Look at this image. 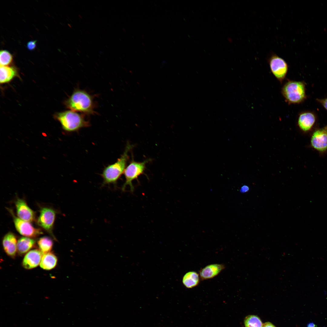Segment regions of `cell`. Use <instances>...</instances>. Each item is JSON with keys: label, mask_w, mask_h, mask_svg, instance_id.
Returning a JSON list of instances; mask_svg holds the SVG:
<instances>
[{"label": "cell", "mask_w": 327, "mask_h": 327, "mask_svg": "<svg viewBox=\"0 0 327 327\" xmlns=\"http://www.w3.org/2000/svg\"><path fill=\"white\" fill-rule=\"evenodd\" d=\"M306 327H317V325L313 322H310L308 323Z\"/></svg>", "instance_id": "obj_25"}, {"label": "cell", "mask_w": 327, "mask_h": 327, "mask_svg": "<svg viewBox=\"0 0 327 327\" xmlns=\"http://www.w3.org/2000/svg\"><path fill=\"white\" fill-rule=\"evenodd\" d=\"M35 243V240L31 238L21 237L17 242V252L20 255L24 254L34 247Z\"/></svg>", "instance_id": "obj_15"}, {"label": "cell", "mask_w": 327, "mask_h": 327, "mask_svg": "<svg viewBox=\"0 0 327 327\" xmlns=\"http://www.w3.org/2000/svg\"><path fill=\"white\" fill-rule=\"evenodd\" d=\"M86 116L70 110L58 113L55 117L64 131L72 132L90 126V121Z\"/></svg>", "instance_id": "obj_3"}, {"label": "cell", "mask_w": 327, "mask_h": 327, "mask_svg": "<svg viewBox=\"0 0 327 327\" xmlns=\"http://www.w3.org/2000/svg\"><path fill=\"white\" fill-rule=\"evenodd\" d=\"M245 327H263V324L260 318L258 316L248 315L244 320Z\"/></svg>", "instance_id": "obj_20"}, {"label": "cell", "mask_w": 327, "mask_h": 327, "mask_svg": "<svg viewBox=\"0 0 327 327\" xmlns=\"http://www.w3.org/2000/svg\"><path fill=\"white\" fill-rule=\"evenodd\" d=\"M316 121V117L312 113L303 112L300 114L298 117V126L303 132L308 133L312 130Z\"/></svg>", "instance_id": "obj_11"}, {"label": "cell", "mask_w": 327, "mask_h": 327, "mask_svg": "<svg viewBox=\"0 0 327 327\" xmlns=\"http://www.w3.org/2000/svg\"><path fill=\"white\" fill-rule=\"evenodd\" d=\"M7 209L12 217L16 229L20 234L25 237L32 238L38 236L42 233L41 230L34 227L30 222L16 217L12 209Z\"/></svg>", "instance_id": "obj_9"}, {"label": "cell", "mask_w": 327, "mask_h": 327, "mask_svg": "<svg viewBox=\"0 0 327 327\" xmlns=\"http://www.w3.org/2000/svg\"><path fill=\"white\" fill-rule=\"evenodd\" d=\"M311 147L320 155L327 152V124L313 131L310 140Z\"/></svg>", "instance_id": "obj_7"}, {"label": "cell", "mask_w": 327, "mask_h": 327, "mask_svg": "<svg viewBox=\"0 0 327 327\" xmlns=\"http://www.w3.org/2000/svg\"><path fill=\"white\" fill-rule=\"evenodd\" d=\"M66 107L71 110L86 115L97 114L94 96L85 90L76 88L64 102Z\"/></svg>", "instance_id": "obj_1"}, {"label": "cell", "mask_w": 327, "mask_h": 327, "mask_svg": "<svg viewBox=\"0 0 327 327\" xmlns=\"http://www.w3.org/2000/svg\"><path fill=\"white\" fill-rule=\"evenodd\" d=\"M263 327H276L274 325L270 322H267L263 324Z\"/></svg>", "instance_id": "obj_24"}, {"label": "cell", "mask_w": 327, "mask_h": 327, "mask_svg": "<svg viewBox=\"0 0 327 327\" xmlns=\"http://www.w3.org/2000/svg\"><path fill=\"white\" fill-rule=\"evenodd\" d=\"M132 159L129 164L126 167L124 172L125 181L122 188L123 191H124L126 186H129L130 191L133 192L134 187L132 182L134 180L137 179L141 174L144 173L146 165L150 160H147L142 162H137Z\"/></svg>", "instance_id": "obj_5"}, {"label": "cell", "mask_w": 327, "mask_h": 327, "mask_svg": "<svg viewBox=\"0 0 327 327\" xmlns=\"http://www.w3.org/2000/svg\"><path fill=\"white\" fill-rule=\"evenodd\" d=\"M200 282L199 274L195 271H190L183 276L182 282L187 288H192L198 285Z\"/></svg>", "instance_id": "obj_18"}, {"label": "cell", "mask_w": 327, "mask_h": 327, "mask_svg": "<svg viewBox=\"0 0 327 327\" xmlns=\"http://www.w3.org/2000/svg\"><path fill=\"white\" fill-rule=\"evenodd\" d=\"M157 327H172L169 326H167V325H159V326H157Z\"/></svg>", "instance_id": "obj_27"}, {"label": "cell", "mask_w": 327, "mask_h": 327, "mask_svg": "<svg viewBox=\"0 0 327 327\" xmlns=\"http://www.w3.org/2000/svg\"><path fill=\"white\" fill-rule=\"evenodd\" d=\"M281 93L289 104L301 103L306 98L305 84L301 81L289 80L282 88Z\"/></svg>", "instance_id": "obj_4"}, {"label": "cell", "mask_w": 327, "mask_h": 327, "mask_svg": "<svg viewBox=\"0 0 327 327\" xmlns=\"http://www.w3.org/2000/svg\"><path fill=\"white\" fill-rule=\"evenodd\" d=\"M316 100L327 110V97L322 99H317Z\"/></svg>", "instance_id": "obj_23"}, {"label": "cell", "mask_w": 327, "mask_h": 327, "mask_svg": "<svg viewBox=\"0 0 327 327\" xmlns=\"http://www.w3.org/2000/svg\"><path fill=\"white\" fill-rule=\"evenodd\" d=\"M56 213L53 209L48 207L41 209L37 223L48 233L54 239H56L53 234V230Z\"/></svg>", "instance_id": "obj_8"}, {"label": "cell", "mask_w": 327, "mask_h": 327, "mask_svg": "<svg viewBox=\"0 0 327 327\" xmlns=\"http://www.w3.org/2000/svg\"><path fill=\"white\" fill-rule=\"evenodd\" d=\"M247 189H247V187L246 186H243L242 187V188H241V191H242L243 192H245V191H246L247 190Z\"/></svg>", "instance_id": "obj_26"}, {"label": "cell", "mask_w": 327, "mask_h": 327, "mask_svg": "<svg viewBox=\"0 0 327 327\" xmlns=\"http://www.w3.org/2000/svg\"><path fill=\"white\" fill-rule=\"evenodd\" d=\"M12 55L8 51L2 50L0 52V63L1 66H8L12 61Z\"/></svg>", "instance_id": "obj_21"}, {"label": "cell", "mask_w": 327, "mask_h": 327, "mask_svg": "<svg viewBox=\"0 0 327 327\" xmlns=\"http://www.w3.org/2000/svg\"><path fill=\"white\" fill-rule=\"evenodd\" d=\"M39 250L42 254L50 252L53 246V242L51 239L47 236H44L39 239L37 242Z\"/></svg>", "instance_id": "obj_19"}, {"label": "cell", "mask_w": 327, "mask_h": 327, "mask_svg": "<svg viewBox=\"0 0 327 327\" xmlns=\"http://www.w3.org/2000/svg\"><path fill=\"white\" fill-rule=\"evenodd\" d=\"M133 147L127 143L125 150L120 157L113 164H109L103 169L101 176L103 179L101 186L113 184L117 187L118 180L124 172L129 158L128 153Z\"/></svg>", "instance_id": "obj_2"}, {"label": "cell", "mask_w": 327, "mask_h": 327, "mask_svg": "<svg viewBox=\"0 0 327 327\" xmlns=\"http://www.w3.org/2000/svg\"><path fill=\"white\" fill-rule=\"evenodd\" d=\"M43 254L39 250H31L25 255L22 262V266L26 269L34 268L40 264Z\"/></svg>", "instance_id": "obj_13"}, {"label": "cell", "mask_w": 327, "mask_h": 327, "mask_svg": "<svg viewBox=\"0 0 327 327\" xmlns=\"http://www.w3.org/2000/svg\"><path fill=\"white\" fill-rule=\"evenodd\" d=\"M17 242L15 234L10 232L7 233L2 239L3 249L6 253L12 258H14L16 254Z\"/></svg>", "instance_id": "obj_12"}, {"label": "cell", "mask_w": 327, "mask_h": 327, "mask_svg": "<svg viewBox=\"0 0 327 327\" xmlns=\"http://www.w3.org/2000/svg\"><path fill=\"white\" fill-rule=\"evenodd\" d=\"M0 82L1 84L9 82L17 75L15 68L8 66H1Z\"/></svg>", "instance_id": "obj_17"}, {"label": "cell", "mask_w": 327, "mask_h": 327, "mask_svg": "<svg viewBox=\"0 0 327 327\" xmlns=\"http://www.w3.org/2000/svg\"><path fill=\"white\" fill-rule=\"evenodd\" d=\"M58 259L52 253L49 252L43 255L40 265V267L45 270H50L56 266Z\"/></svg>", "instance_id": "obj_16"}, {"label": "cell", "mask_w": 327, "mask_h": 327, "mask_svg": "<svg viewBox=\"0 0 327 327\" xmlns=\"http://www.w3.org/2000/svg\"><path fill=\"white\" fill-rule=\"evenodd\" d=\"M36 40L29 41L27 45V48L30 51H32L35 49L36 47Z\"/></svg>", "instance_id": "obj_22"}, {"label": "cell", "mask_w": 327, "mask_h": 327, "mask_svg": "<svg viewBox=\"0 0 327 327\" xmlns=\"http://www.w3.org/2000/svg\"><path fill=\"white\" fill-rule=\"evenodd\" d=\"M15 204L18 217L29 222L35 220L34 212L28 206L24 200L17 198L15 201Z\"/></svg>", "instance_id": "obj_10"}, {"label": "cell", "mask_w": 327, "mask_h": 327, "mask_svg": "<svg viewBox=\"0 0 327 327\" xmlns=\"http://www.w3.org/2000/svg\"><path fill=\"white\" fill-rule=\"evenodd\" d=\"M268 61L272 73L282 83L288 71L287 63L284 59L275 53L271 54Z\"/></svg>", "instance_id": "obj_6"}, {"label": "cell", "mask_w": 327, "mask_h": 327, "mask_svg": "<svg viewBox=\"0 0 327 327\" xmlns=\"http://www.w3.org/2000/svg\"><path fill=\"white\" fill-rule=\"evenodd\" d=\"M225 268L223 264H214L208 265L199 271L202 280L212 279L217 276Z\"/></svg>", "instance_id": "obj_14"}]
</instances>
